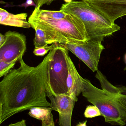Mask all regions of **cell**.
I'll return each mask as SVG.
<instances>
[{
    "label": "cell",
    "instance_id": "6da1fadb",
    "mask_svg": "<svg viewBox=\"0 0 126 126\" xmlns=\"http://www.w3.org/2000/svg\"><path fill=\"white\" fill-rule=\"evenodd\" d=\"M52 49L35 67L23 58L18 68L10 70L0 82V124L16 114L37 107H50L47 99L51 93L48 84L49 63L55 52Z\"/></svg>",
    "mask_w": 126,
    "mask_h": 126
},
{
    "label": "cell",
    "instance_id": "7a4b0ae2",
    "mask_svg": "<svg viewBox=\"0 0 126 126\" xmlns=\"http://www.w3.org/2000/svg\"><path fill=\"white\" fill-rule=\"evenodd\" d=\"M95 77L100 81L101 89L83 78L82 95L98 108L106 122L112 125L126 126V86L112 85L98 70Z\"/></svg>",
    "mask_w": 126,
    "mask_h": 126
},
{
    "label": "cell",
    "instance_id": "3957f363",
    "mask_svg": "<svg viewBox=\"0 0 126 126\" xmlns=\"http://www.w3.org/2000/svg\"><path fill=\"white\" fill-rule=\"evenodd\" d=\"M35 8L28 21L42 29L49 44L78 43L89 40L84 24L76 16L67 14L64 19L55 20L42 15Z\"/></svg>",
    "mask_w": 126,
    "mask_h": 126
},
{
    "label": "cell",
    "instance_id": "277c9868",
    "mask_svg": "<svg viewBox=\"0 0 126 126\" xmlns=\"http://www.w3.org/2000/svg\"><path fill=\"white\" fill-rule=\"evenodd\" d=\"M60 10L71 14L84 24L90 40L103 41L120 30V27L106 16L83 0H70L61 6Z\"/></svg>",
    "mask_w": 126,
    "mask_h": 126
},
{
    "label": "cell",
    "instance_id": "5b68a950",
    "mask_svg": "<svg viewBox=\"0 0 126 126\" xmlns=\"http://www.w3.org/2000/svg\"><path fill=\"white\" fill-rule=\"evenodd\" d=\"M55 44V52L49 63V88L54 97L68 93L67 81L69 74L67 55L69 50L61 44Z\"/></svg>",
    "mask_w": 126,
    "mask_h": 126
},
{
    "label": "cell",
    "instance_id": "8992f818",
    "mask_svg": "<svg viewBox=\"0 0 126 126\" xmlns=\"http://www.w3.org/2000/svg\"><path fill=\"white\" fill-rule=\"evenodd\" d=\"M102 41L90 40L78 43L61 44L83 61L92 71L97 72L101 55L105 49Z\"/></svg>",
    "mask_w": 126,
    "mask_h": 126
},
{
    "label": "cell",
    "instance_id": "52a82bcc",
    "mask_svg": "<svg viewBox=\"0 0 126 126\" xmlns=\"http://www.w3.org/2000/svg\"><path fill=\"white\" fill-rule=\"evenodd\" d=\"M4 35L5 41L0 46V60L16 63L25 54L26 38L23 34L11 31L6 32Z\"/></svg>",
    "mask_w": 126,
    "mask_h": 126
},
{
    "label": "cell",
    "instance_id": "ba28073f",
    "mask_svg": "<svg viewBox=\"0 0 126 126\" xmlns=\"http://www.w3.org/2000/svg\"><path fill=\"white\" fill-rule=\"evenodd\" d=\"M91 6L114 22L126 15V0H81Z\"/></svg>",
    "mask_w": 126,
    "mask_h": 126
},
{
    "label": "cell",
    "instance_id": "9c48e42d",
    "mask_svg": "<svg viewBox=\"0 0 126 126\" xmlns=\"http://www.w3.org/2000/svg\"><path fill=\"white\" fill-rule=\"evenodd\" d=\"M78 100L67 94H59L54 96L52 103L53 110L59 114V126H71L72 115L75 104Z\"/></svg>",
    "mask_w": 126,
    "mask_h": 126
},
{
    "label": "cell",
    "instance_id": "30bf717a",
    "mask_svg": "<svg viewBox=\"0 0 126 126\" xmlns=\"http://www.w3.org/2000/svg\"><path fill=\"white\" fill-rule=\"evenodd\" d=\"M67 59L69 69V74L67 81L68 89L67 94L78 100L77 97L82 92L83 78L78 72L69 55V53L67 55Z\"/></svg>",
    "mask_w": 126,
    "mask_h": 126
},
{
    "label": "cell",
    "instance_id": "8fae6325",
    "mask_svg": "<svg viewBox=\"0 0 126 126\" xmlns=\"http://www.w3.org/2000/svg\"><path fill=\"white\" fill-rule=\"evenodd\" d=\"M27 14L26 13L14 15L0 8V24L1 25L29 29L32 27L27 20Z\"/></svg>",
    "mask_w": 126,
    "mask_h": 126
},
{
    "label": "cell",
    "instance_id": "7c38bea8",
    "mask_svg": "<svg viewBox=\"0 0 126 126\" xmlns=\"http://www.w3.org/2000/svg\"><path fill=\"white\" fill-rule=\"evenodd\" d=\"M53 110L50 107H37L31 108L29 110V115L33 118L42 121L48 117L52 114Z\"/></svg>",
    "mask_w": 126,
    "mask_h": 126
},
{
    "label": "cell",
    "instance_id": "4fadbf2b",
    "mask_svg": "<svg viewBox=\"0 0 126 126\" xmlns=\"http://www.w3.org/2000/svg\"><path fill=\"white\" fill-rule=\"evenodd\" d=\"M30 24L32 28L35 31V36L33 40L35 48L48 46L46 43V36L44 31L35 24Z\"/></svg>",
    "mask_w": 126,
    "mask_h": 126
},
{
    "label": "cell",
    "instance_id": "5bb4252c",
    "mask_svg": "<svg viewBox=\"0 0 126 126\" xmlns=\"http://www.w3.org/2000/svg\"><path fill=\"white\" fill-rule=\"evenodd\" d=\"M39 11L42 15L55 20L64 19L66 18L67 15V13L61 10L59 11H53L44 10L40 9L39 10Z\"/></svg>",
    "mask_w": 126,
    "mask_h": 126
},
{
    "label": "cell",
    "instance_id": "9a60e30c",
    "mask_svg": "<svg viewBox=\"0 0 126 126\" xmlns=\"http://www.w3.org/2000/svg\"><path fill=\"white\" fill-rule=\"evenodd\" d=\"M84 115L87 118H92L97 116H102V114L96 106L89 105L87 107L84 111Z\"/></svg>",
    "mask_w": 126,
    "mask_h": 126
},
{
    "label": "cell",
    "instance_id": "2e32d148",
    "mask_svg": "<svg viewBox=\"0 0 126 126\" xmlns=\"http://www.w3.org/2000/svg\"><path fill=\"white\" fill-rule=\"evenodd\" d=\"M16 63H8L3 61L0 60V77L7 75L14 67Z\"/></svg>",
    "mask_w": 126,
    "mask_h": 126
},
{
    "label": "cell",
    "instance_id": "e0dca14e",
    "mask_svg": "<svg viewBox=\"0 0 126 126\" xmlns=\"http://www.w3.org/2000/svg\"><path fill=\"white\" fill-rule=\"evenodd\" d=\"M53 44L51 46H46L39 48H35L33 51V54L39 57H43L49 52L52 49Z\"/></svg>",
    "mask_w": 126,
    "mask_h": 126
},
{
    "label": "cell",
    "instance_id": "ac0fdd59",
    "mask_svg": "<svg viewBox=\"0 0 126 126\" xmlns=\"http://www.w3.org/2000/svg\"><path fill=\"white\" fill-rule=\"evenodd\" d=\"M42 126H55L53 115L52 113L46 119L42 121Z\"/></svg>",
    "mask_w": 126,
    "mask_h": 126
},
{
    "label": "cell",
    "instance_id": "d6986e66",
    "mask_svg": "<svg viewBox=\"0 0 126 126\" xmlns=\"http://www.w3.org/2000/svg\"><path fill=\"white\" fill-rule=\"evenodd\" d=\"M32 6H35V7H36V4L35 1L33 0H26L25 3L20 5H18L17 6L21 7H25V9H26L28 7Z\"/></svg>",
    "mask_w": 126,
    "mask_h": 126
},
{
    "label": "cell",
    "instance_id": "ffe728a7",
    "mask_svg": "<svg viewBox=\"0 0 126 126\" xmlns=\"http://www.w3.org/2000/svg\"><path fill=\"white\" fill-rule=\"evenodd\" d=\"M6 126H26V120H22L20 121H18L15 123L11 124L9 125Z\"/></svg>",
    "mask_w": 126,
    "mask_h": 126
},
{
    "label": "cell",
    "instance_id": "44dd1931",
    "mask_svg": "<svg viewBox=\"0 0 126 126\" xmlns=\"http://www.w3.org/2000/svg\"><path fill=\"white\" fill-rule=\"evenodd\" d=\"M5 35L2 34L1 33L0 34V46L4 43L5 41Z\"/></svg>",
    "mask_w": 126,
    "mask_h": 126
},
{
    "label": "cell",
    "instance_id": "7402d4cb",
    "mask_svg": "<svg viewBox=\"0 0 126 126\" xmlns=\"http://www.w3.org/2000/svg\"><path fill=\"white\" fill-rule=\"evenodd\" d=\"M87 120L84 121L79 122L75 126H87Z\"/></svg>",
    "mask_w": 126,
    "mask_h": 126
},
{
    "label": "cell",
    "instance_id": "603a6c76",
    "mask_svg": "<svg viewBox=\"0 0 126 126\" xmlns=\"http://www.w3.org/2000/svg\"><path fill=\"white\" fill-rule=\"evenodd\" d=\"M124 60H125V63L126 64V54H125V56H124Z\"/></svg>",
    "mask_w": 126,
    "mask_h": 126
}]
</instances>
